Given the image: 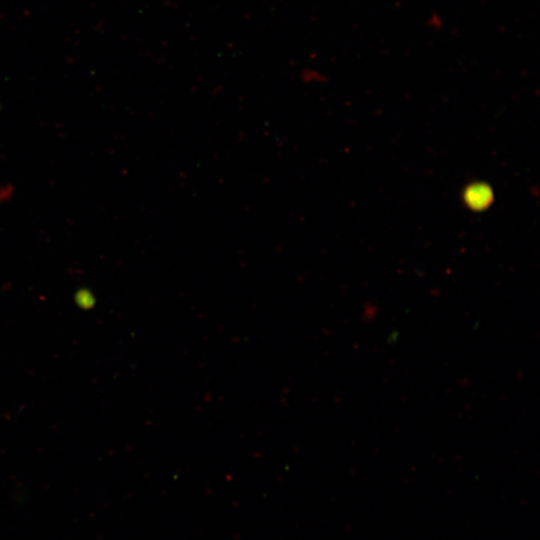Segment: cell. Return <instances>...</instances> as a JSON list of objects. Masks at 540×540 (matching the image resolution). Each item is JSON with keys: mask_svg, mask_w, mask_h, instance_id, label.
Wrapping results in <instances>:
<instances>
[{"mask_svg": "<svg viewBox=\"0 0 540 540\" xmlns=\"http://www.w3.org/2000/svg\"><path fill=\"white\" fill-rule=\"evenodd\" d=\"M490 198V192H485L482 187H476L467 194L469 204L479 207L486 205Z\"/></svg>", "mask_w": 540, "mask_h": 540, "instance_id": "1", "label": "cell"}, {"mask_svg": "<svg viewBox=\"0 0 540 540\" xmlns=\"http://www.w3.org/2000/svg\"><path fill=\"white\" fill-rule=\"evenodd\" d=\"M442 19L437 13H432L427 21V25L434 28L439 29L442 27Z\"/></svg>", "mask_w": 540, "mask_h": 540, "instance_id": "2", "label": "cell"}]
</instances>
